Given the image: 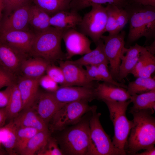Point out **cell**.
I'll list each match as a JSON object with an SVG mask.
<instances>
[{
    "instance_id": "49",
    "label": "cell",
    "mask_w": 155,
    "mask_h": 155,
    "mask_svg": "<svg viewBox=\"0 0 155 155\" xmlns=\"http://www.w3.org/2000/svg\"><path fill=\"white\" fill-rule=\"evenodd\" d=\"M6 154L5 152L3 150L0 149V155H3Z\"/></svg>"
},
{
    "instance_id": "5",
    "label": "cell",
    "mask_w": 155,
    "mask_h": 155,
    "mask_svg": "<svg viewBox=\"0 0 155 155\" xmlns=\"http://www.w3.org/2000/svg\"><path fill=\"white\" fill-rule=\"evenodd\" d=\"M93 106L89 120L90 143L87 155H125L113 144L110 136L105 132L99 120L101 115Z\"/></svg>"
},
{
    "instance_id": "32",
    "label": "cell",
    "mask_w": 155,
    "mask_h": 155,
    "mask_svg": "<svg viewBox=\"0 0 155 155\" xmlns=\"http://www.w3.org/2000/svg\"><path fill=\"white\" fill-rule=\"evenodd\" d=\"M38 131L33 128L17 127L15 149L21 154L30 139Z\"/></svg>"
},
{
    "instance_id": "18",
    "label": "cell",
    "mask_w": 155,
    "mask_h": 155,
    "mask_svg": "<svg viewBox=\"0 0 155 155\" xmlns=\"http://www.w3.org/2000/svg\"><path fill=\"white\" fill-rule=\"evenodd\" d=\"M94 89L96 98L103 101H124L131 96L126 88L106 82L96 83Z\"/></svg>"
},
{
    "instance_id": "42",
    "label": "cell",
    "mask_w": 155,
    "mask_h": 155,
    "mask_svg": "<svg viewBox=\"0 0 155 155\" xmlns=\"http://www.w3.org/2000/svg\"><path fill=\"white\" fill-rule=\"evenodd\" d=\"M85 67L86 75L90 81H100L98 65H90Z\"/></svg>"
},
{
    "instance_id": "29",
    "label": "cell",
    "mask_w": 155,
    "mask_h": 155,
    "mask_svg": "<svg viewBox=\"0 0 155 155\" xmlns=\"http://www.w3.org/2000/svg\"><path fill=\"white\" fill-rule=\"evenodd\" d=\"M50 137L48 130L38 131L30 139L21 154L34 155L44 147Z\"/></svg>"
},
{
    "instance_id": "2",
    "label": "cell",
    "mask_w": 155,
    "mask_h": 155,
    "mask_svg": "<svg viewBox=\"0 0 155 155\" xmlns=\"http://www.w3.org/2000/svg\"><path fill=\"white\" fill-rule=\"evenodd\" d=\"M124 9L129 15L128 42H133L142 37L147 40L154 38L155 7L132 2Z\"/></svg>"
},
{
    "instance_id": "37",
    "label": "cell",
    "mask_w": 155,
    "mask_h": 155,
    "mask_svg": "<svg viewBox=\"0 0 155 155\" xmlns=\"http://www.w3.org/2000/svg\"><path fill=\"white\" fill-rule=\"evenodd\" d=\"M155 70V57L150 52L146 61L137 77L149 78Z\"/></svg>"
},
{
    "instance_id": "43",
    "label": "cell",
    "mask_w": 155,
    "mask_h": 155,
    "mask_svg": "<svg viewBox=\"0 0 155 155\" xmlns=\"http://www.w3.org/2000/svg\"><path fill=\"white\" fill-rule=\"evenodd\" d=\"M13 85L7 87L3 90L0 91V108L5 107L7 105Z\"/></svg>"
},
{
    "instance_id": "44",
    "label": "cell",
    "mask_w": 155,
    "mask_h": 155,
    "mask_svg": "<svg viewBox=\"0 0 155 155\" xmlns=\"http://www.w3.org/2000/svg\"><path fill=\"white\" fill-rule=\"evenodd\" d=\"M7 118L5 107L0 108V128L3 127Z\"/></svg>"
},
{
    "instance_id": "15",
    "label": "cell",
    "mask_w": 155,
    "mask_h": 155,
    "mask_svg": "<svg viewBox=\"0 0 155 155\" xmlns=\"http://www.w3.org/2000/svg\"><path fill=\"white\" fill-rule=\"evenodd\" d=\"M30 3L16 9L5 18L0 27V32L11 30H29Z\"/></svg>"
},
{
    "instance_id": "20",
    "label": "cell",
    "mask_w": 155,
    "mask_h": 155,
    "mask_svg": "<svg viewBox=\"0 0 155 155\" xmlns=\"http://www.w3.org/2000/svg\"><path fill=\"white\" fill-rule=\"evenodd\" d=\"M82 18L78 12L70 10H64L51 16L49 23L51 26L59 29H76Z\"/></svg>"
},
{
    "instance_id": "8",
    "label": "cell",
    "mask_w": 155,
    "mask_h": 155,
    "mask_svg": "<svg viewBox=\"0 0 155 155\" xmlns=\"http://www.w3.org/2000/svg\"><path fill=\"white\" fill-rule=\"evenodd\" d=\"M88 102L86 100H81L64 104L51 120V129L61 131L69 125L78 123L85 113L92 109L93 106H90Z\"/></svg>"
},
{
    "instance_id": "12",
    "label": "cell",
    "mask_w": 155,
    "mask_h": 155,
    "mask_svg": "<svg viewBox=\"0 0 155 155\" xmlns=\"http://www.w3.org/2000/svg\"><path fill=\"white\" fill-rule=\"evenodd\" d=\"M95 87L61 86L52 93L57 100L63 104L81 100L89 102L96 98Z\"/></svg>"
},
{
    "instance_id": "9",
    "label": "cell",
    "mask_w": 155,
    "mask_h": 155,
    "mask_svg": "<svg viewBox=\"0 0 155 155\" xmlns=\"http://www.w3.org/2000/svg\"><path fill=\"white\" fill-rule=\"evenodd\" d=\"M125 32L121 31L117 34L103 35L101 38L103 40L105 53L110 64V72L117 81H119L121 56L122 50L125 47Z\"/></svg>"
},
{
    "instance_id": "16",
    "label": "cell",
    "mask_w": 155,
    "mask_h": 155,
    "mask_svg": "<svg viewBox=\"0 0 155 155\" xmlns=\"http://www.w3.org/2000/svg\"><path fill=\"white\" fill-rule=\"evenodd\" d=\"M35 102L36 105L32 108H34L38 115L47 124L57 111L64 104L59 102L52 92L38 93Z\"/></svg>"
},
{
    "instance_id": "4",
    "label": "cell",
    "mask_w": 155,
    "mask_h": 155,
    "mask_svg": "<svg viewBox=\"0 0 155 155\" xmlns=\"http://www.w3.org/2000/svg\"><path fill=\"white\" fill-rule=\"evenodd\" d=\"M109 110V116L114 128L112 141L115 146L126 155L125 150L127 139L132 125V120L127 117L126 112L131 103L129 99L124 101H103Z\"/></svg>"
},
{
    "instance_id": "27",
    "label": "cell",
    "mask_w": 155,
    "mask_h": 155,
    "mask_svg": "<svg viewBox=\"0 0 155 155\" xmlns=\"http://www.w3.org/2000/svg\"><path fill=\"white\" fill-rule=\"evenodd\" d=\"M17 129L12 120L5 126L0 128V142L10 154H13L15 149Z\"/></svg>"
},
{
    "instance_id": "1",
    "label": "cell",
    "mask_w": 155,
    "mask_h": 155,
    "mask_svg": "<svg viewBox=\"0 0 155 155\" xmlns=\"http://www.w3.org/2000/svg\"><path fill=\"white\" fill-rule=\"evenodd\" d=\"M133 119L127 139L125 151L135 155L140 150L154 146L155 144V118L150 110L131 112Z\"/></svg>"
},
{
    "instance_id": "35",
    "label": "cell",
    "mask_w": 155,
    "mask_h": 155,
    "mask_svg": "<svg viewBox=\"0 0 155 155\" xmlns=\"http://www.w3.org/2000/svg\"><path fill=\"white\" fill-rule=\"evenodd\" d=\"M46 75L53 80L58 84L61 86L65 85V79L63 71L59 67L50 64L47 68L46 71Z\"/></svg>"
},
{
    "instance_id": "10",
    "label": "cell",
    "mask_w": 155,
    "mask_h": 155,
    "mask_svg": "<svg viewBox=\"0 0 155 155\" xmlns=\"http://www.w3.org/2000/svg\"><path fill=\"white\" fill-rule=\"evenodd\" d=\"M62 40L65 47L67 60H69L76 55H83L92 50L90 47L91 41L76 29L64 30Z\"/></svg>"
},
{
    "instance_id": "48",
    "label": "cell",
    "mask_w": 155,
    "mask_h": 155,
    "mask_svg": "<svg viewBox=\"0 0 155 155\" xmlns=\"http://www.w3.org/2000/svg\"><path fill=\"white\" fill-rule=\"evenodd\" d=\"M3 11V6L2 0H0V27L1 24L2 12Z\"/></svg>"
},
{
    "instance_id": "24",
    "label": "cell",
    "mask_w": 155,
    "mask_h": 155,
    "mask_svg": "<svg viewBox=\"0 0 155 155\" xmlns=\"http://www.w3.org/2000/svg\"><path fill=\"white\" fill-rule=\"evenodd\" d=\"M130 100L133 104L129 112H137L150 110L154 113L155 110V90L131 96Z\"/></svg>"
},
{
    "instance_id": "22",
    "label": "cell",
    "mask_w": 155,
    "mask_h": 155,
    "mask_svg": "<svg viewBox=\"0 0 155 155\" xmlns=\"http://www.w3.org/2000/svg\"><path fill=\"white\" fill-rule=\"evenodd\" d=\"M51 64L43 59L35 57L25 60L22 65L20 71L23 76L34 79L40 78L43 75Z\"/></svg>"
},
{
    "instance_id": "19",
    "label": "cell",
    "mask_w": 155,
    "mask_h": 155,
    "mask_svg": "<svg viewBox=\"0 0 155 155\" xmlns=\"http://www.w3.org/2000/svg\"><path fill=\"white\" fill-rule=\"evenodd\" d=\"M40 78L23 76L16 83L22 100V110L32 108L33 106L38 94Z\"/></svg>"
},
{
    "instance_id": "21",
    "label": "cell",
    "mask_w": 155,
    "mask_h": 155,
    "mask_svg": "<svg viewBox=\"0 0 155 155\" xmlns=\"http://www.w3.org/2000/svg\"><path fill=\"white\" fill-rule=\"evenodd\" d=\"M13 119L18 127H32L39 131L48 130L47 124L32 108L22 110Z\"/></svg>"
},
{
    "instance_id": "36",
    "label": "cell",
    "mask_w": 155,
    "mask_h": 155,
    "mask_svg": "<svg viewBox=\"0 0 155 155\" xmlns=\"http://www.w3.org/2000/svg\"><path fill=\"white\" fill-rule=\"evenodd\" d=\"M38 154L62 155L63 154L59 148L56 140L50 137L45 146L38 152Z\"/></svg>"
},
{
    "instance_id": "17",
    "label": "cell",
    "mask_w": 155,
    "mask_h": 155,
    "mask_svg": "<svg viewBox=\"0 0 155 155\" xmlns=\"http://www.w3.org/2000/svg\"><path fill=\"white\" fill-rule=\"evenodd\" d=\"M145 47L137 44L129 48L124 47L121 56L119 66V81H122L131 73L137 62L141 53Z\"/></svg>"
},
{
    "instance_id": "34",
    "label": "cell",
    "mask_w": 155,
    "mask_h": 155,
    "mask_svg": "<svg viewBox=\"0 0 155 155\" xmlns=\"http://www.w3.org/2000/svg\"><path fill=\"white\" fill-rule=\"evenodd\" d=\"M108 63H102L98 65L100 81L107 82L127 89V86L118 82L113 78L108 68Z\"/></svg>"
},
{
    "instance_id": "26",
    "label": "cell",
    "mask_w": 155,
    "mask_h": 155,
    "mask_svg": "<svg viewBox=\"0 0 155 155\" xmlns=\"http://www.w3.org/2000/svg\"><path fill=\"white\" fill-rule=\"evenodd\" d=\"M132 1L131 0H71L70 10L78 12L95 4L107 3L114 5L119 8L124 9Z\"/></svg>"
},
{
    "instance_id": "30",
    "label": "cell",
    "mask_w": 155,
    "mask_h": 155,
    "mask_svg": "<svg viewBox=\"0 0 155 155\" xmlns=\"http://www.w3.org/2000/svg\"><path fill=\"white\" fill-rule=\"evenodd\" d=\"M129 82L127 91L131 96L155 90V78L138 77Z\"/></svg>"
},
{
    "instance_id": "38",
    "label": "cell",
    "mask_w": 155,
    "mask_h": 155,
    "mask_svg": "<svg viewBox=\"0 0 155 155\" xmlns=\"http://www.w3.org/2000/svg\"><path fill=\"white\" fill-rule=\"evenodd\" d=\"M31 0H2L5 18L16 9L30 3Z\"/></svg>"
},
{
    "instance_id": "3",
    "label": "cell",
    "mask_w": 155,
    "mask_h": 155,
    "mask_svg": "<svg viewBox=\"0 0 155 155\" xmlns=\"http://www.w3.org/2000/svg\"><path fill=\"white\" fill-rule=\"evenodd\" d=\"M64 30L51 26L35 34L30 53L35 57L43 59L51 64L66 59L61 42Z\"/></svg>"
},
{
    "instance_id": "41",
    "label": "cell",
    "mask_w": 155,
    "mask_h": 155,
    "mask_svg": "<svg viewBox=\"0 0 155 155\" xmlns=\"http://www.w3.org/2000/svg\"><path fill=\"white\" fill-rule=\"evenodd\" d=\"M15 76L0 68V89L16 83Z\"/></svg>"
},
{
    "instance_id": "33",
    "label": "cell",
    "mask_w": 155,
    "mask_h": 155,
    "mask_svg": "<svg viewBox=\"0 0 155 155\" xmlns=\"http://www.w3.org/2000/svg\"><path fill=\"white\" fill-rule=\"evenodd\" d=\"M107 18L105 28V32L109 34H114L120 32L118 30L116 21V16L118 7L116 6L108 4L106 7Z\"/></svg>"
},
{
    "instance_id": "45",
    "label": "cell",
    "mask_w": 155,
    "mask_h": 155,
    "mask_svg": "<svg viewBox=\"0 0 155 155\" xmlns=\"http://www.w3.org/2000/svg\"><path fill=\"white\" fill-rule=\"evenodd\" d=\"M155 148L154 146L144 150V151L140 153H137L135 155H155Z\"/></svg>"
},
{
    "instance_id": "39",
    "label": "cell",
    "mask_w": 155,
    "mask_h": 155,
    "mask_svg": "<svg viewBox=\"0 0 155 155\" xmlns=\"http://www.w3.org/2000/svg\"><path fill=\"white\" fill-rule=\"evenodd\" d=\"M116 19L118 30L120 32L129 21V15L127 11L125 9L118 8Z\"/></svg>"
},
{
    "instance_id": "14",
    "label": "cell",
    "mask_w": 155,
    "mask_h": 155,
    "mask_svg": "<svg viewBox=\"0 0 155 155\" xmlns=\"http://www.w3.org/2000/svg\"><path fill=\"white\" fill-rule=\"evenodd\" d=\"M35 34L29 30H11L0 32V41L27 54L30 53Z\"/></svg>"
},
{
    "instance_id": "47",
    "label": "cell",
    "mask_w": 155,
    "mask_h": 155,
    "mask_svg": "<svg viewBox=\"0 0 155 155\" xmlns=\"http://www.w3.org/2000/svg\"><path fill=\"white\" fill-rule=\"evenodd\" d=\"M155 44L154 40L150 45L145 47L148 51L154 55L155 54Z\"/></svg>"
},
{
    "instance_id": "31",
    "label": "cell",
    "mask_w": 155,
    "mask_h": 155,
    "mask_svg": "<svg viewBox=\"0 0 155 155\" xmlns=\"http://www.w3.org/2000/svg\"><path fill=\"white\" fill-rule=\"evenodd\" d=\"M23 107L22 98L16 83L13 85L8 102L5 107L7 118L13 119L22 110Z\"/></svg>"
},
{
    "instance_id": "7",
    "label": "cell",
    "mask_w": 155,
    "mask_h": 155,
    "mask_svg": "<svg viewBox=\"0 0 155 155\" xmlns=\"http://www.w3.org/2000/svg\"><path fill=\"white\" fill-rule=\"evenodd\" d=\"M91 7L90 11L82 17L78 27L79 32L89 37L96 45L105 32L107 14L106 7L102 5Z\"/></svg>"
},
{
    "instance_id": "28",
    "label": "cell",
    "mask_w": 155,
    "mask_h": 155,
    "mask_svg": "<svg viewBox=\"0 0 155 155\" xmlns=\"http://www.w3.org/2000/svg\"><path fill=\"white\" fill-rule=\"evenodd\" d=\"M34 5L47 13L50 16L57 13L70 10L71 0H31Z\"/></svg>"
},
{
    "instance_id": "46",
    "label": "cell",
    "mask_w": 155,
    "mask_h": 155,
    "mask_svg": "<svg viewBox=\"0 0 155 155\" xmlns=\"http://www.w3.org/2000/svg\"><path fill=\"white\" fill-rule=\"evenodd\" d=\"M133 2L144 5H150L155 7V0H131Z\"/></svg>"
},
{
    "instance_id": "23",
    "label": "cell",
    "mask_w": 155,
    "mask_h": 155,
    "mask_svg": "<svg viewBox=\"0 0 155 155\" xmlns=\"http://www.w3.org/2000/svg\"><path fill=\"white\" fill-rule=\"evenodd\" d=\"M96 45V47L94 50L85 54L79 58L71 61L82 67L90 65H98L104 63L109 64V61L104 51L103 40L101 39Z\"/></svg>"
},
{
    "instance_id": "50",
    "label": "cell",
    "mask_w": 155,
    "mask_h": 155,
    "mask_svg": "<svg viewBox=\"0 0 155 155\" xmlns=\"http://www.w3.org/2000/svg\"><path fill=\"white\" fill-rule=\"evenodd\" d=\"M1 143L0 142V147H1Z\"/></svg>"
},
{
    "instance_id": "6",
    "label": "cell",
    "mask_w": 155,
    "mask_h": 155,
    "mask_svg": "<svg viewBox=\"0 0 155 155\" xmlns=\"http://www.w3.org/2000/svg\"><path fill=\"white\" fill-rule=\"evenodd\" d=\"M59 143L63 154L87 155L90 143L89 120L80 121L65 131Z\"/></svg>"
},
{
    "instance_id": "25",
    "label": "cell",
    "mask_w": 155,
    "mask_h": 155,
    "mask_svg": "<svg viewBox=\"0 0 155 155\" xmlns=\"http://www.w3.org/2000/svg\"><path fill=\"white\" fill-rule=\"evenodd\" d=\"M50 16L35 5L30 8L29 24L35 31V34L45 30L51 27Z\"/></svg>"
},
{
    "instance_id": "40",
    "label": "cell",
    "mask_w": 155,
    "mask_h": 155,
    "mask_svg": "<svg viewBox=\"0 0 155 155\" xmlns=\"http://www.w3.org/2000/svg\"><path fill=\"white\" fill-rule=\"evenodd\" d=\"M39 84L44 89L53 92L59 87L58 84L47 75H43L39 79Z\"/></svg>"
},
{
    "instance_id": "11",
    "label": "cell",
    "mask_w": 155,
    "mask_h": 155,
    "mask_svg": "<svg viewBox=\"0 0 155 155\" xmlns=\"http://www.w3.org/2000/svg\"><path fill=\"white\" fill-rule=\"evenodd\" d=\"M27 54L0 41V68L15 76L26 59Z\"/></svg>"
},
{
    "instance_id": "13",
    "label": "cell",
    "mask_w": 155,
    "mask_h": 155,
    "mask_svg": "<svg viewBox=\"0 0 155 155\" xmlns=\"http://www.w3.org/2000/svg\"><path fill=\"white\" fill-rule=\"evenodd\" d=\"M59 63L64 74L65 85L64 86L95 87L96 83L88 80L85 69L82 66L70 60L60 61Z\"/></svg>"
}]
</instances>
